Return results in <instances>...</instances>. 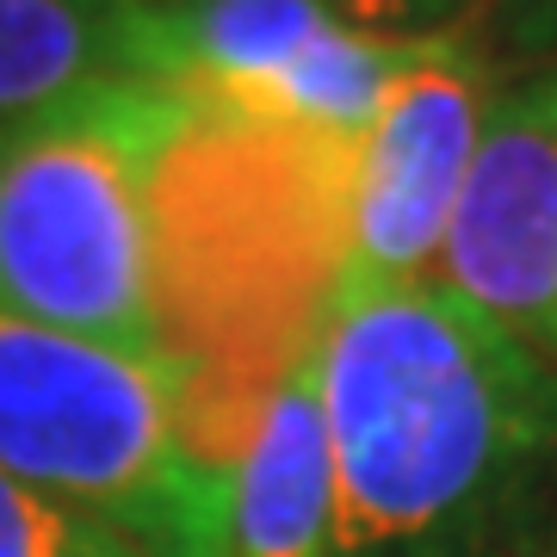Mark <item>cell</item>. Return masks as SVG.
Here are the masks:
<instances>
[{
    "mask_svg": "<svg viewBox=\"0 0 557 557\" xmlns=\"http://www.w3.org/2000/svg\"><path fill=\"white\" fill-rule=\"evenodd\" d=\"M0 557H149L112 520L0 478Z\"/></svg>",
    "mask_w": 557,
    "mask_h": 557,
    "instance_id": "10",
    "label": "cell"
},
{
    "mask_svg": "<svg viewBox=\"0 0 557 557\" xmlns=\"http://www.w3.org/2000/svg\"><path fill=\"white\" fill-rule=\"evenodd\" d=\"M354 149L193 100L156 168V322L193 453L230 478L347 278Z\"/></svg>",
    "mask_w": 557,
    "mask_h": 557,
    "instance_id": "2",
    "label": "cell"
},
{
    "mask_svg": "<svg viewBox=\"0 0 557 557\" xmlns=\"http://www.w3.org/2000/svg\"><path fill=\"white\" fill-rule=\"evenodd\" d=\"M335 471L322 428L317 354L260 409L242 458L230 465V539L223 557H329Z\"/></svg>",
    "mask_w": 557,
    "mask_h": 557,
    "instance_id": "8",
    "label": "cell"
},
{
    "mask_svg": "<svg viewBox=\"0 0 557 557\" xmlns=\"http://www.w3.org/2000/svg\"><path fill=\"white\" fill-rule=\"evenodd\" d=\"M440 278L557 359V50L502 81Z\"/></svg>",
    "mask_w": 557,
    "mask_h": 557,
    "instance_id": "7",
    "label": "cell"
},
{
    "mask_svg": "<svg viewBox=\"0 0 557 557\" xmlns=\"http://www.w3.org/2000/svg\"><path fill=\"white\" fill-rule=\"evenodd\" d=\"M471 25H496L527 57H552L557 50V0H478Z\"/></svg>",
    "mask_w": 557,
    "mask_h": 557,
    "instance_id": "12",
    "label": "cell"
},
{
    "mask_svg": "<svg viewBox=\"0 0 557 557\" xmlns=\"http://www.w3.org/2000/svg\"><path fill=\"white\" fill-rule=\"evenodd\" d=\"M329 557H557V359L446 278H341L317 341Z\"/></svg>",
    "mask_w": 557,
    "mask_h": 557,
    "instance_id": "1",
    "label": "cell"
},
{
    "mask_svg": "<svg viewBox=\"0 0 557 557\" xmlns=\"http://www.w3.org/2000/svg\"><path fill=\"white\" fill-rule=\"evenodd\" d=\"M193 94L87 81L0 124V304L131 359H161L156 168Z\"/></svg>",
    "mask_w": 557,
    "mask_h": 557,
    "instance_id": "3",
    "label": "cell"
},
{
    "mask_svg": "<svg viewBox=\"0 0 557 557\" xmlns=\"http://www.w3.org/2000/svg\"><path fill=\"white\" fill-rule=\"evenodd\" d=\"M322 7L366 38H397V44L434 38V32L478 20V0H322Z\"/></svg>",
    "mask_w": 557,
    "mask_h": 557,
    "instance_id": "11",
    "label": "cell"
},
{
    "mask_svg": "<svg viewBox=\"0 0 557 557\" xmlns=\"http://www.w3.org/2000/svg\"><path fill=\"white\" fill-rule=\"evenodd\" d=\"M156 0H0V124L87 81H168Z\"/></svg>",
    "mask_w": 557,
    "mask_h": 557,
    "instance_id": "9",
    "label": "cell"
},
{
    "mask_svg": "<svg viewBox=\"0 0 557 557\" xmlns=\"http://www.w3.org/2000/svg\"><path fill=\"white\" fill-rule=\"evenodd\" d=\"M502 69L478 25L409 38L379 112L354 143L347 193V278L416 285L446 255Z\"/></svg>",
    "mask_w": 557,
    "mask_h": 557,
    "instance_id": "5",
    "label": "cell"
},
{
    "mask_svg": "<svg viewBox=\"0 0 557 557\" xmlns=\"http://www.w3.org/2000/svg\"><path fill=\"white\" fill-rule=\"evenodd\" d=\"M168 81L199 106L354 149L397 75L403 44L341 25L322 0H156Z\"/></svg>",
    "mask_w": 557,
    "mask_h": 557,
    "instance_id": "6",
    "label": "cell"
},
{
    "mask_svg": "<svg viewBox=\"0 0 557 557\" xmlns=\"http://www.w3.org/2000/svg\"><path fill=\"white\" fill-rule=\"evenodd\" d=\"M0 478L112 520L149 557H223L230 478L186 440L174 366L0 304Z\"/></svg>",
    "mask_w": 557,
    "mask_h": 557,
    "instance_id": "4",
    "label": "cell"
}]
</instances>
